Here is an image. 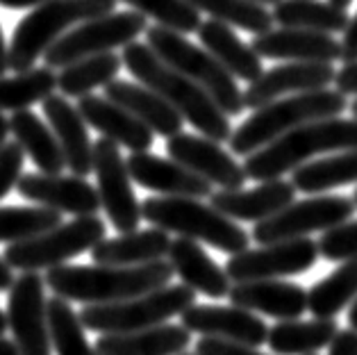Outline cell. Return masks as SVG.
Instances as JSON below:
<instances>
[{
  "mask_svg": "<svg viewBox=\"0 0 357 355\" xmlns=\"http://www.w3.org/2000/svg\"><path fill=\"white\" fill-rule=\"evenodd\" d=\"M273 21L282 28H301L326 34L344 32L351 16L346 10L321 0H280L273 5Z\"/></svg>",
  "mask_w": 357,
  "mask_h": 355,
  "instance_id": "obj_33",
  "label": "cell"
},
{
  "mask_svg": "<svg viewBox=\"0 0 357 355\" xmlns=\"http://www.w3.org/2000/svg\"><path fill=\"white\" fill-rule=\"evenodd\" d=\"M198 39L205 46L207 53H212L221 62V66L230 75L239 77V80L252 82L262 68V57H259L252 46L243 43L237 34H234L232 25L221 23V21H205L198 28Z\"/></svg>",
  "mask_w": 357,
  "mask_h": 355,
  "instance_id": "obj_29",
  "label": "cell"
},
{
  "mask_svg": "<svg viewBox=\"0 0 357 355\" xmlns=\"http://www.w3.org/2000/svg\"><path fill=\"white\" fill-rule=\"evenodd\" d=\"M339 333V326L333 319H314V322H280L268 328V349L275 355H314L330 346Z\"/></svg>",
  "mask_w": 357,
  "mask_h": 355,
  "instance_id": "obj_31",
  "label": "cell"
},
{
  "mask_svg": "<svg viewBox=\"0 0 357 355\" xmlns=\"http://www.w3.org/2000/svg\"><path fill=\"white\" fill-rule=\"evenodd\" d=\"M196 303V292L187 285H164L142 296L116 301V303H98V305H82L80 322L86 331L96 333H130L144 331L169 319L180 317L187 308Z\"/></svg>",
  "mask_w": 357,
  "mask_h": 355,
  "instance_id": "obj_8",
  "label": "cell"
},
{
  "mask_svg": "<svg viewBox=\"0 0 357 355\" xmlns=\"http://www.w3.org/2000/svg\"><path fill=\"white\" fill-rule=\"evenodd\" d=\"M119 0H48L32 7L16 25L10 43V68L30 71L53 43L84 21L114 12Z\"/></svg>",
  "mask_w": 357,
  "mask_h": 355,
  "instance_id": "obj_6",
  "label": "cell"
},
{
  "mask_svg": "<svg viewBox=\"0 0 357 355\" xmlns=\"http://www.w3.org/2000/svg\"><path fill=\"white\" fill-rule=\"evenodd\" d=\"M296 187L291 180H264L255 189H221L214 192L212 207L239 221H264L294 203Z\"/></svg>",
  "mask_w": 357,
  "mask_h": 355,
  "instance_id": "obj_24",
  "label": "cell"
},
{
  "mask_svg": "<svg viewBox=\"0 0 357 355\" xmlns=\"http://www.w3.org/2000/svg\"><path fill=\"white\" fill-rule=\"evenodd\" d=\"M12 271H14L12 266L7 264L3 257H0V292H7V289H10L12 285H14L16 278H14V273H12Z\"/></svg>",
  "mask_w": 357,
  "mask_h": 355,
  "instance_id": "obj_47",
  "label": "cell"
},
{
  "mask_svg": "<svg viewBox=\"0 0 357 355\" xmlns=\"http://www.w3.org/2000/svg\"><path fill=\"white\" fill-rule=\"evenodd\" d=\"M355 212V201L346 196H312L305 201H294L284 210L257 221L252 228V239L259 246L273 241L307 237L310 232H326L339 223L348 221Z\"/></svg>",
  "mask_w": 357,
  "mask_h": 355,
  "instance_id": "obj_11",
  "label": "cell"
},
{
  "mask_svg": "<svg viewBox=\"0 0 357 355\" xmlns=\"http://www.w3.org/2000/svg\"><path fill=\"white\" fill-rule=\"evenodd\" d=\"M128 162V171L132 183L139 187L158 192L160 196H185V198H210L212 183L196 176L194 171L182 167L176 160L160 158L148 151L132 153Z\"/></svg>",
  "mask_w": 357,
  "mask_h": 355,
  "instance_id": "obj_19",
  "label": "cell"
},
{
  "mask_svg": "<svg viewBox=\"0 0 357 355\" xmlns=\"http://www.w3.org/2000/svg\"><path fill=\"white\" fill-rule=\"evenodd\" d=\"M10 71V46L5 43V34L0 28V77Z\"/></svg>",
  "mask_w": 357,
  "mask_h": 355,
  "instance_id": "obj_49",
  "label": "cell"
},
{
  "mask_svg": "<svg viewBox=\"0 0 357 355\" xmlns=\"http://www.w3.org/2000/svg\"><path fill=\"white\" fill-rule=\"evenodd\" d=\"M252 3H259V5H275V3H280V0H252Z\"/></svg>",
  "mask_w": 357,
  "mask_h": 355,
  "instance_id": "obj_55",
  "label": "cell"
},
{
  "mask_svg": "<svg viewBox=\"0 0 357 355\" xmlns=\"http://www.w3.org/2000/svg\"><path fill=\"white\" fill-rule=\"evenodd\" d=\"M328 3H333V5H337V7H342V10H346V7L353 3V0H328Z\"/></svg>",
  "mask_w": 357,
  "mask_h": 355,
  "instance_id": "obj_54",
  "label": "cell"
},
{
  "mask_svg": "<svg viewBox=\"0 0 357 355\" xmlns=\"http://www.w3.org/2000/svg\"><path fill=\"white\" fill-rule=\"evenodd\" d=\"M344 37L339 41V46H342V59L344 64H351V62H357V14L348 19V25L344 28Z\"/></svg>",
  "mask_w": 357,
  "mask_h": 355,
  "instance_id": "obj_44",
  "label": "cell"
},
{
  "mask_svg": "<svg viewBox=\"0 0 357 355\" xmlns=\"http://www.w3.org/2000/svg\"><path fill=\"white\" fill-rule=\"evenodd\" d=\"M57 91V73L50 66L30 68L12 77H0V112L28 109Z\"/></svg>",
  "mask_w": 357,
  "mask_h": 355,
  "instance_id": "obj_36",
  "label": "cell"
},
{
  "mask_svg": "<svg viewBox=\"0 0 357 355\" xmlns=\"http://www.w3.org/2000/svg\"><path fill=\"white\" fill-rule=\"evenodd\" d=\"M119 3L135 7V12L155 19V23L162 28L176 30L180 34H194L203 23L200 12L189 0H119Z\"/></svg>",
  "mask_w": 357,
  "mask_h": 355,
  "instance_id": "obj_40",
  "label": "cell"
},
{
  "mask_svg": "<svg viewBox=\"0 0 357 355\" xmlns=\"http://www.w3.org/2000/svg\"><path fill=\"white\" fill-rule=\"evenodd\" d=\"M335 84H337V91L346 93V96L348 93H355L357 96V62L344 64L339 68L335 75Z\"/></svg>",
  "mask_w": 357,
  "mask_h": 355,
  "instance_id": "obj_46",
  "label": "cell"
},
{
  "mask_svg": "<svg viewBox=\"0 0 357 355\" xmlns=\"http://www.w3.org/2000/svg\"><path fill=\"white\" fill-rule=\"evenodd\" d=\"M43 3H48V0H0V5L7 7V10H30V7Z\"/></svg>",
  "mask_w": 357,
  "mask_h": 355,
  "instance_id": "obj_48",
  "label": "cell"
},
{
  "mask_svg": "<svg viewBox=\"0 0 357 355\" xmlns=\"http://www.w3.org/2000/svg\"><path fill=\"white\" fill-rule=\"evenodd\" d=\"M16 189L28 201L53 207L57 212L86 216L100 210L98 189L86 183L82 176H50V173H25L16 183Z\"/></svg>",
  "mask_w": 357,
  "mask_h": 355,
  "instance_id": "obj_17",
  "label": "cell"
},
{
  "mask_svg": "<svg viewBox=\"0 0 357 355\" xmlns=\"http://www.w3.org/2000/svg\"><path fill=\"white\" fill-rule=\"evenodd\" d=\"M328 355H357V331L348 328V331H339L335 340L330 342Z\"/></svg>",
  "mask_w": 357,
  "mask_h": 355,
  "instance_id": "obj_45",
  "label": "cell"
},
{
  "mask_svg": "<svg viewBox=\"0 0 357 355\" xmlns=\"http://www.w3.org/2000/svg\"><path fill=\"white\" fill-rule=\"evenodd\" d=\"M314 355H317V353H314Z\"/></svg>",
  "mask_w": 357,
  "mask_h": 355,
  "instance_id": "obj_59",
  "label": "cell"
},
{
  "mask_svg": "<svg viewBox=\"0 0 357 355\" xmlns=\"http://www.w3.org/2000/svg\"><path fill=\"white\" fill-rule=\"evenodd\" d=\"M319 244L310 237L284 239L264 244L262 248H246L230 255L225 273L232 282L271 280L310 271L317 264Z\"/></svg>",
  "mask_w": 357,
  "mask_h": 355,
  "instance_id": "obj_13",
  "label": "cell"
},
{
  "mask_svg": "<svg viewBox=\"0 0 357 355\" xmlns=\"http://www.w3.org/2000/svg\"><path fill=\"white\" fill-rule=\"evenodd\" d=\"M357 299V259H346L342 266L312 285L307 292V310L314 319H335Z\"/></svg>",
  "mask_w": 357,
  "mask_h": 355,
  "instance_id": "obj_35",
  "label": "cell"
},
{
  "mask_svg": "<svg viewBox=\"0 0 357 355\" xmlns=\"http://www.w3.org/2000/svg\"><path fill=\"white\" fill-rule=\"evenodd\" d=\"M105 96L109 100H114L116 105L126 107L130 114H135L144 126L151 128L153 133L167 137V139L182 133L185 119H182L160 93L148 89L142 82L132 84L126 80H112L105 86Z\"/></svg>",
  "mask_w": 357,
  "mask_h": 355,
  "instance_id": "obj_27",
  "label": "cell"
},
{
  "mask_svg": "<svg viewBox=\"0 0 357 355\" xmlns=\"http://www.w3.org/2000/svg\"><path fill=\"white\" fill-rule=\"evenodd\" d=\"M148 21L139 12H112L98 19L84 21L77 28L62 34L50 46L43 59L50 68H64L77 59L112 53L114 48H126L139 34H146Z\"/></svg>",
  "mask_w": 357,
  "mask_h": 355,
  "instance_id": "obj_10",
  "label": "cell"
},
{
  "mask_svg": "<svg viewBox=\"0 0 357 355\" xmlns=\"http://www.w3.org/2000/svg\"><path fill=\"white\" fill-rule=\"evenodd\" d=\"M228 299L232 305L273 317L278 322L301 319L305 310H307V292L301 285L280 278L234 282Z\"/></svg>",
  "mask_w": 357,
  "mask_h": 355,
  "instance_id": "obj_21",
  "label": "cell"
},
{
  "mask_svg": "<svg viewBox=\"0 0 357 355\" xmlns=\"http://www.w3.org/2000/svg\"><path fill=\"white\" fill-rule=\"evenodd\" d=\"M0 355H19V349H16L14 340H5V337H0Z\"/></svg>",
  "mask_w": 357,
  "mask_h": 355,
  "instance_id": "obj_50",
  "label": "cell"
},
{
  "mask_svg": "<svg viewBox=\"0 0 357 355\" xmlns=\"http://www.w3.org/2000/svg\"><path fill=\"white\" fill-rule=\"evenodd\" d=\"M23 160L25 153L19 144H5L0 149V201L12 192V187H16L23 171Z\"/></svg>",
  "mask_w": 357,
  "mask_h": 355,
  "instance_id": "obj_42",
  "label": "cell"
},
{
  "mask_svg": "<svg viewBox=\"0 0 357 355\" xmlns=\"http://www.w3.org/2000/svg\"><path fill=\"white\" fill-rule=\"evenodd\" d=\"M48 331L57 355H100L86 340L80 315L62 296L48 299Z\"/></svg>",
  "mask_w": 357,
  "mask_h": 355,
  "instance_id": "obj_37",
  "label": "cell"
},
{
  "mask_svg": "<svg viewBox=\"0 0 357 355\" xmlns=\"http://www.w3.org/2000/svg\"><path fill=\"white\" fill-rule=\"evenodd\" d=\"M252 50L266 59H284V62H328L333 64L342 59V46L333 34L301 30V28H280L255 34Z\"/></svg>",
  "mask_w": 357,
  "mask_h": 355,
  "instance_id": "obj_20",
  "label": "cell"
},
{
  "mask_svg": "<svg viewBox=\"0 0 357 355\" xmlns=\"http://www.w3.org/2000/svg\"><path fill=\"white\" fill-rule=\"evenodd\" d=\"M7 328H10V324H7V312H3V310H0V337L5 335Z\"/></svg>",
  "mask_w": 357,
  "mask_h": 355,
  "instance_id": "obj_53",
  "label": "cell"
},
{
  "mask_svg": "<svg viewBox=\"0 0 357 355\" xmlns=\"http://www.w3.org/2000/svg\"><path fill=\"white\" fill-rule=\"evenodd\" d=\"M348 149H357V119H321L294 128L275 142L266 144L264 149L248 155L243 162V171L248 180L264 183V180H275L284 173H291L314 155Z\"/></svg>",
  "mask_w": 357,
  "mask_h": 355,
  "instance_id": "obj_3",
  "label": "cell"
},
{
  "mask_svg": "<svg viewBox=\"0 0 357 355\" xmlns=\"http://www.w3.org/2000/svg\"><path fill=\"white\" fill-rule=\"evenodd\" d=\"M146 43L169 66L185 73L198 86H203L228 116H239L246 109L243 91L234 82V75L225 71L212 53L194 46L185 34L155 25V28L146 30Z\"/></svg>",
  "mask_w": 357,
  "mask_h": 355,
  "instance_id": "obj_7",
  "label": "cell"
},
{
  "mask_svg": "<svg viewBox=\"0 0 357 355\" xmlns=\"http://www.w3.org/2000/svg\"><path fill=\"white\" fill-rule=\"evenodd\" d=\"M77 109H80L82 119L96 128L105 139L114 142L119 146H126L132 153L148 151L153 146L155 133L148 126H144L135 114H130L126 107L116 105L114 100L107 96H93L86 93L77 100Z\"/></svg>",
  "mask_w": 357,
  "mask_h": 355,
  "instance_id": "obj_23",
  "label": "cell"
},
{
  "mask_svg": "<svg viewBox=\"0 0 357 355\" xmlns=\"http://www.w3.org/2000/svg\"><path fill=\"white\" fill-rule=\"evenodd\" d=\"M105 223L96 214L77 216L39 237L10 244L5 248L3 259L19 271L53 269V266L66 264V259L82 255L84 250H91L98 241L105 239Z\"/></svg>",
  "mask_w": 357,
  "mask_h": 355,
  "instance_id": "obj_9",
  "label": "cell"
},
{
  "mask_svg": "<svg viewBox=\"0 0 357 355\" xmlns=\"http://www.w3.org/2000/svg\"><path fill=\"white\" fill-rule=\"evenodd\" d=\"M121 59H123V66L139 82L146 84L155 93H160L203 137H210V139L219 144L230 139V116L216 105L214 98L203 86H198L185 73L176 71L164 59H160L148 43H128Z\"/></svg>",
  "mask_w": 357,
  "mask_h": 355,
  "instance_id": "obj_1",
  "label": "cell"
},
{
  "mask_svg": "<svg viewBox=\"0 0 357 355\" xmlns=\"http://www.w3.org/2000/svg\"><path fill=\"white\" fill-rule=\"evenodd\" d=\"M7 133H10V119H7L3 112H0V149L7 144Z\"/></svg>",
  "mask_w": 357,
  "mask_h": 355,
  "instance_id": "obj_51",
  "label": "cell"
},
{
  "mask_svg": "<svg viewBox=\"0 0 357 355\" xmlns=\"http://www.w3.org/2000/svg\"><path fill=\"white\" fill-rule=\"evenodd\" d=\"M191 344V333L178 324H160L144 331L107 333L96 342L100 355H180Z\"/></svg>",
  "mask_w": 357,
  "mask_h": 355,
  "instance_id": "obj_26",
  "label": "cell"
},
{
  "mask_svg": "<svg viewBox=\"0 0 357 355\" xmlns=\"http://www.w3.org/2000/svg\"><path fill=\"white\" fill-rule=\"evenodd\" d=\"M319 255L330 262L357 259V221H344L324 232L319 241Z\"/></svg>",
  "mask_w": 357,
  "mask_h": 355,
  "instance_id": "obj_41",
  "label": "cell"
},
{
  "mask_svg": "<svg viewBox=\"0 0 357 355\" xmlns=\"http://www.w3.org/2000/svg\"><path fill=\"white\" fill-rule=\"evenodd\" d=\"M198 12L210 14L214 21L228 23L250 34H264L273 30V14L264 5L252 0H189Z\"/></svg>",
  "mask_w": 357,
  "mask_h": 355,
  "instance_id": "obj_38",
  "label": "cell"
},
{
  "mask_svg": "<svg viewBox=\"0 0 357 355\" xmlns=\"http://www.w3.org/2000/svg\"><path fill=\"white\" fill-rule=\"evenodd\" d=\"M167 153L171 160L180 162L182 167L221 189H241L248 180L243 164H239L210 137L178 133L169 137Z\"/></svg>",
  "mask_w": 357,
  "mask_h": 355,
  "instance_id": "obj_15",
  "label": "cell"
},
{
  "mask_svg": "<svg viewBox=\"0 0 357 355\" xmlns=\"http://www.w3.org/2000/svg\"><path fill=\"white\" fill-rule=\"evenodd\" d=\"M335 66L328 62H287L262 71L259 77L248 82V89L243 91V105L246 109H259L289 93L328 89L335 82Z\"/></svg>",
  "mask_w": 357,
  "mask_h": 355,
  "instance_id": "obj_16",
  "label": "cell"
},
{
  "mask_svg": "<svg viewBox=\"0 0 357 355\" xmlns=\"http://www.w3.org/2000/svg\"><path fill=\"white\" fill-rule=\"evenodd\" d=\"M348 324H351V328H355V331H357V299L353 301L351 310H348Z\"/></svg>",
  "mask_w": 357,
  "mask_h": 355,
  "instance_id": "obj_52",
  "label": "cell"
},
{
  "mask_svg": "<svg viewBox=\"0 0 357 355\" xmlns=\"http://www.w3.org/2000/svg\"><path fill=\"white\" fill-rule=\"evenodd\" d=\"M348 107L346 93L342 91H303L296 96L278 98L268 105L255 109L243 123L232 130L230 151L241 158H248L255 151L264 149L266 144L275 142L278 137L287 135L289 130L312 123V121L339 116Z\"/></svg>",
  "mask_w": 357,
  "mask_h": 355,
  "instance_id": "obj_4",
  "label": "cell"
},
{
  "mask_svg": "<svg viewBox=\"0 0 357 355\" xmlns=\"http://www.w3.org/2000/svg\"><path fill=\"white\" fill-rule=\"evenodd\" d=\"M291 183L296 192L321 194L328 189L357 183V149L339 151L330 158L317 162H305L291 171Z\"/></svg>",
  "mask_w": 357,
  "mask_h": 355,
  "instance_id": "obj_32",
  "label": "cell"
},
{
  "mask_svg": "<svg viewBox=\"0 0 357 355\" xmlns=\"http://www.w3.org/2000/svg\"><path fill=\"white\" fill-rule=\"evenodd\" d=\"M142 216L155 228L176 232L180 237L205 241L216 250L237 255L250 244V235L230 216L216 207L200 203V198L185 196H151L142 203Z\"/></svg>",
  "mask_w": 357,
  "mask_h": 355,
  "instance_id": "obj_5",
  "label": "cell"
},
{
  "mask_svg": "<svg viewBox=\"0 0 357 355\" xmlns=\"http://www.w3.org/2000/svg\"><path fill=\"white\" fill-rule=\"evenodd\" d=\"M353 201H355V207H357V189H355V194H353Z\"/></svg>",
  "mask_w": 357,
  "mask_h": 355,
  "instance_id": "obj_57",
  "label": "cell"
},
{
  "mask_svg": "<svg viewBox=\"0 0 357 355\" xmlns=\"http://www.w3.org/2000/svg\"><path fill=\"white\" fill-rule=\"evenodd\" d=\"M351 112H353V116L357 119V98H355V100L351 103Z\"/></svg>",
  "mask_w": 357,
  "mask_h": 355,
  "instance_id": "obj_56",
  "label": "cell"
},
{
  "mask_svg": "<svg viewBox=\"0 0 357 355\" xmlns=\"http://www.w3.org/2000/svg\"><path fill=\"white\" fill-rule=\"evenodd\" d=\"M62 223V212L53 207H0V241L16 244L32 237H39L43 232L57 228Z\"/></svg>",
  "mask_w": 357,
  "mask_h": 355,
  "instance_id": "obj_39",
  "label": "cell"
},
{
  "mask_svg": "<svg viewBox=\"0 0 357 355\" xmlns=\"http://www.w3.org/2000/svg\"><path fill=\"white\" fill-rule=\"evenodd\" d=\"M93 173L98 178L100 205L112 221V226L121 235L139 230V223L144 219L142 203L135 196L128 162L121 158L119 144L105 139V137H100L93 144Z\"/></svg>",
  "mask_w": 357,
  "mask_h": 355,
  "instance_id": "obj_14",
  "label": "cell"
},
{
  "mask_svg": "<svg viewBox=\"0 0 357 355\" xmlns=\"http://www.w3.org/2000/svg\"><path fill=\"white\" fill-rule=\"evenodd\" d=\"M180 355H196V353H187V351H185V353H180Z\"/></svg>",
  "mask_w": 357,
  "mask_h": 355,
  "instance_id": "obj_58",
  "label": "cell"
},
{
  "mask_svg": "<svg viewBox=\"0 0 357 355\" xmlns=\"http://www.w3.org/2000/svg\"><path fill=\"white\" fill-rule=\"evenodd\" d=\"M167 257L182 285H187L194 292L205 294L210 299H225L230 294L232 280L228 278V273L205 253V248H200L196 239H173Z\"/></svg>",
  "mask_w": 357,
  "mask_h": 355,
  "instance_id": "obj_25",
  "label": "cell"
},
{
  "mask_svg": "<svg viewBox=\"0 0 357 355\" xmlns=\"http://www.w3.org/2000/svg\"><path fill=\"white\" fill-rule=\"evenodd\" d=\"M41 105L48 126L59 142V149L64 153L66 169L73 176L86 178L93 171V144L84 128L86 121L82 119L80 109L73 107L62 93H53Z\"/></svg>",
  "mask_w": 357,
  "mask_h": 355,
  "instance_id": "obj_22",
  "label": "cell"
},
{
  "mask_svg": "<svg viewBox=\"0 0 357 355\" xmlns=\"http://www.w3.org/2000/svg\"><path fill=\"white\" fill-rule=\"evenodd\" d=\"M10 133L14 135L16 144L21 146L25 155L41 169V173L57 176L66 169L64 153L59 149L55 133L30 109L12 112Z\"/></svg>",
  "mask_w": 357,
  "mask_h": 355,
  "instance_id": "obj_30",
  "label": "cell"
},
{
  "mask_svg": "<svg viewBox=\"0 0 357 355\" xmlns=\"http://www.w3.org/2000/svg\"><path fill=\"white\" fill-rule=\"evenodd\" d=\"M182 326L189 333H198L203 337H219V340L262 346L268 340L266 322L255 317L250 310L237 305H198L194 303L180 315Z\"/></svg>",
  "mask_w": 357,
  "mask_h": 355,
  "instance_id": "obj_18",
  "label": "cell"
},
{
  "mask_svg": "<svg viewBox=\"0 0 357 355\" xmlns=\"http://www.w3.org/2000/svg\"><path fill=\"white\" fill-rule=\"evenodd\" d=\"M196 355H264L257 351V346L237 344L228 340H219V337H203L194 346Z\"/></svg>",
  "mask_w": 357,
  "mask_h": 355,
  "instance_id": "obj_43",
  "label": "cell"
},
{
  "mask_svg": "<svg viewBox=\"0 0 357 355\" xmlns=\"http://www.w3.org/2000/svg\"><path fill=\"white\" fill-rule=\"evenodd\" d=\"M173 273L176 271L169 259H155V262L132 266L59 264L48 269L46 285L55 296L82 303V305H98V303L128 301L160 289L171 282Z\"/></svg>",
  "mask_w": 357,
  "mask_h": 355,
  "instance_id": "obj_2",
  "label": "cell"
},
{
  "mask_svg": "<svg viewBox=\"0 0 357 355\" xmlns=\"http://www.w3.org/2000/svg\"><path fill=\"white\" fill-rule=\"evenodd\" d=\"M123 59L114 53L91 55L77 62L68 64L57 73V91L66 98H80L91 93L98 86H107L112 80H116Z\"/></svg>",
  "mask_w": 357,
  "mask_h": 355,
  "instance_id": "obj_34",
  "label": "cell"
},
{
  "mask_svg": "<svg viewBox=\"0 0 357 355\" xmlns=\"http://www.w3.org/2000/svg\"><path fill=\"white\" fill-rule=\"evenodd\" d=\"M7 324L19 355H50L46 278L37 271H23L10 287Z\"/></svg>",
  "mask_w": 357,
  "mask_h": 355,
  "instance_id": "obj_12",
  "label": "cell"
},
{
  "mask_svg": "<svg viewBox=\"0 0 357 355\" xmlns=\"http://www.w3.org/2000/svg\"><path fill=\"white\" fill-rule=\"evenodd\" d=\"M171 237L167 230H132L123 232L114 239H102L91 248V257L96 264H114V266H132L146 264L155 259H164L169 255Z\"/></svg>",
  "mask_w": 357,
  "mask_h": 355,
  "instance_id": "obj_28",
  "label": "cell"
}]
</instances>
